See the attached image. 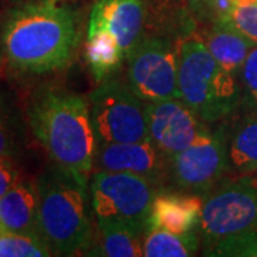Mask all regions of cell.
Instances as JSON below:
<instances>
[{
	"instance_id": "cb8c5ba5",
	"label": "cell",
	"mask_w": 257,
	"mask_h": 257,
	"mask_svg": "<svg viewBox=\"0 0 257 257\" xmlns=\"http://www.w3.org/2000/svg\"><path fill=\"white\" fill-rule=\"evenodd\" d=\"M20 182L19 169L12 157H0V197Z\"/></svg>"
},
{
	"instance_id": "7a4b0ae2",
	"label": "cell",
	"mask_w": 257,
	"mask_h": 257,
	"mask_svg": "<svg viewBox=\"0 0 257 257\" xmlns=\"http://www.w3.org/2000/svg\"><path fill=\"white\" fill-rule=\"evenodd\" d=\"M28 117L52 165L89 180L97 152L89 100L63 89L47 87L32 99Z\"/></svg>"
},
{
	"instance_id": "9a60e30c",
	"label": "cell",
	"mask_w": 257,
	"mask_h": 257,
	"mask_svg": "<svg viewBox=\"0 0 257 257\" xmlns=\"http://www.w3.org/2000/svg\"><path fill=\"white\" fill-rule=\"evenodd\" d=\"M204 45L209 49L211 56L226 70L237 76L248 52L254 46L253 42L240 35L234 29L217 23H213V29L210 30Z\"/></svg>"
},
{
	"instance_id": "ac0fdd59",
	"label": "cell",
	"mask_w": 257,
	"mask_h": 257,
	"mask_svg": "<svg viewBox=\"0 0 257 257\" xmlns=\"http://www.w3.org/2000/svg\"><path fill=\"white\" fill-rule=\"evenodd\" d=\"M99 256L138 257L143 256L142 234L117 223L97 221Z\"/></svg>"
},
{
	"instance_id": "4fadbf2b",
	"label": "cell",
	"mask_w": 257,
	"mask_h": 257,
	"mask_svg": "<svg viewBox=\"0 0 257 257\" xmlns=\"http://www.w3.org/2000/svg\"><path fill=\"white\" fill-rule=\"evenodd\" d=\"M203 202L194 194L162 193L155 196L147 231L162 229L172 233H190L200 226Z\"/></svg>"
},
{
	"instance_id": "30bf717a",
	"label": "cell",
	"mask_w": 257,
	"mask_h": 257,
	"mask_svg": "<svg viewBox=\"0 0 257 257\" xmlns=\"http://www.w3.org/2000/svg\"><path fill=\"white\" fill-rule=\"evenodd\" d=\"M227 138L224 127L211 132L204 126L190 146L169 157V173L176 186L193 192L214 187L229 169Z\"/></svg>"
},
{
	"instance_id": "603a6c76",
	"label": "cell",
	"mask_w": 257,
	"mask_h": 257,
	"mask_svg": "<svg viewBox=\"0 0 257 257\" xmlns=\"http://www.w3.org/2000/svg\"><path fill=\"white\" fill-rule=\"evenodd\" d=\"M239 82L241 101L251 109H257V45L248 52L240 69Z\"/></svg>"
},
{
	"instance_id": "4316f807",
	"label": "cell",
	"mask_w": 257,
	"mask_h": 257,
	"mask_svg": "<svg viewBox=\"0 0 257 257\" xmlns=\"http://www.w3.org/2000/svg\"><path fill=\"white\" fill-rule=\"evenodd\" d=\"M0 60H2V47H0Z\"/></svg>"
},
{
	"instance_id": "5bb4252c",
	"label": "cell",
	"mask_w": 257,
	"mask_h": 257,
	"mask_svg": "<svg viewBox=\"0 0 257 257\" xmlns=\"http://www.w3.org/2000/svg\"><path fill=\"white\" fill-rule=\"evenodd\" d=\"M0 224L6 231L39 234L37 182L20 180L0 197Z\"/></svg>"
},
{
	"instance_id": "5b68a950",
	"label": "cell",
	"mask_w": 257,
	"mask_h": 257,
	"mask_svg": "<svg viewBox=\"0 0 257 257\" xmlns=\"http://www.w3.org/2000/svg\"><path fill=\"white\" fill-rule=\"evenodd\" d=\"M146 0H97L86 36V60L94 80L110 77L142 39Z\"/></svg>"
},
{
	"instance_id": "d4e9b609",
	"label": "cell",
	"mask_w": 257,
	"mask_h": 257,
	"mask_svg": "<svg viewBox=\"0 0 257 257\" xmlns=\"http://www.w3.org/2000/svg\"><path fill=\"white\" fill-rule=\"evenodd\" d=\"M189 5L192 6L193 9H200V8H204L207 5V0H187Z\"/></svg>"
},
{
	"instance_id": "e0dca14e",
	"label": "cell",
	"mask_w": 257,
	"mask_h": 257,
	"mask_svg": "<svg viewBox=\"0 0 257 257\" xmlns=\"http://www.w3.org/2000/svg\"><path fill=\"white\" fill-rule=\"evenodd\" d=\"M199 248V239L194 231L172 233L167 230L152 229L143 240V256L146 257H189Z\"/></svg>"
},
{
	"instance_id": "8fae6325",
	"label": "cell",
	"mask_w": 257,
	"mask_h": 257,
	"mask_svg": "<svg viewBox=\"0 0 257 257\" xmlns=\"http://www.w3.org/2000/svg\"><path fill=\"white\" fill-rule=\"evenodd\" d=\"M146 116L149 140L167 159L190 146L206 126L180 99L146 103Z\"/></svg>"
},
{
	"instance_id": "44dd1931",
	"label": "cell",
	"mask_w": 257,
	"mask_h": 257,
	"mask_svg": "<svg viewBox=\"0 0 257 257\" xmlns=\"http://www.w3.org/2000/svg\"><path fill=\"white\" fill-rule=\"evenodd\" d=\"M207 256L257 257V227L221 239L206 247Z\"/></svg>"
},
{
	"instance_id": "ffe728a7",
	"label": "cell",
	"mask_w": 257,
	"mask_h": 257,
	"mask_svg": "<svg viewBox=\"0 0 257 257\" xmlns=\"http://www.w3.org/2000/svg\"><path fill=\"white\" fill-rule=\"evenodd\" d=\"M19 145V119L15 106L0 87V157H12Z\"/></svg>"
},
{
	"instance_id": "ba28073f",
	"label": "cell",
	"mask_w": 257,
	"mask_h": 257,
	"mask_svg": "<svg viewBox=\"0 0 257 257\" xmlns=\"http://www.w3.org/2000/svg\"><path fill=\"white\" fill-rule=\"evenodd\" d=\"M257 227V182L240 177L217 186L203 202L200 233L206 247Z\"/></svg>"
},
{
	"instance_id": "9c48e42d",
	"label": "cell",
	"mask_w": 257,
	"mask_h": 257,
	"mask_svg": "<svg viewBox=\"0 0 257 257\" xmlns=\"http://www.w3.org/2000/svg\"><path fill=\"white\" fill-rule=\"evenodd\" d=\"M127 83L146 103L179 96V47L166 37L140 39L127 57Z\"/></svg>"
},
{
	"instance_id": "6da1fadb",
	"label": "cell",
	"mask_w": 257,
	"mask_h": 257,
	"mask_svg": "<svg viewBox=\"0 0 257 257\" xmlns=\"http://www.w3.org/2000/svg\"><path fill=\"white\" fill-rule=\"evenodd\" d=\"M74 12L57 0L30 2L10 13L0 33L2 57L22 74L59 72L79 46Z\"/></svg>"
},
{
	"instance_id": "3957f363",
	"label": "cell",
	"mask_w": 257,
	"mask_h": 257,
	"mask_svg": "<svg viewBox=\"0 0 257 257\" xmlns=\"http://www.w3.org/2000/svg\"><path fill=\"white\" fill-rule=\"evenodd\" d=\"M39 234L53 254L74 256L92 241L87 179L52 165L37 180Z\"/></svg>"
},
{
	"instance_id": "d6986e66",
	"label": "cell",
	"mask_w": 257,
	"mask_h": 257,
	"mask_svg": "<svg viewBox=\"0 0 257 257\" xmlns=\"http://www.w3.org/2000/svg\"><path fill=\"white\" fill-rule=\"evenodd\" d=\"M52 250L39 234L3 231L0 234V257H45Z\"/></svg>"
},
{
	"instance_id": "2e32d148",
	"label": "cell",
	"mask_w": 257,
	"mask_h": 257,
	"mask_svg": "<svg viewBox=\"0 0 257 257\" xmlns=\"http://www.w3.org/2000/svg\"><path fill=\"white\" fill-rule=\"evenodd\" d=\"M229 167L240 172L257 170V116L240 123L227 138Z\"/></svg>"
},
{
	"instance_id": "484cf974",
	"label": "cell",
	"mask_w": 257,
	"mask_h": 257,
	"mask_svg": "<svg viewBox=\"0 0 257 257\" xmlns=\"http://www.w3.org/2000/svg\"><path fill=\"white\" fill-rule=\"evenodd\" d=\"M3 231H5V229H3V226H2V224H0V234H2V233H3Z\"/></svg>"
},
{
	"instance_id": "8992f818",
	"label": "cell",
	"mask_w": 257,
	"mask_h": 257,
	"mask_svg": "<svg viewBox=\"0 0 257 257\" xmlns=\"http://www.w3.org/2000/svg\"><path fill=\"white\" fill-rule=\"evenodd\" d=\"M97 145L149 140L146 101L114 74L101 80L89 97Z\"/></svg>"
},
{
	"instance_id": "52a82bcc",
	"label": "cell",
	"mask_w": 257,
	"mask_h": 257,
	"mask_svg": "<svg viewBox=\"0 0 257 257\" xmlns=\"http://www.w3.org/2000/svg\"><path fill=\"white\" fill-rule=\"evenodd\" d=\"M90 200L96 221L117 223L145 234L155 190L143 176L99 170L92 176Z\"/></svg>"
},
{
	"instance_id": "7402d4cb",
	"label": "cell",
	"mask_w": 257,
	"mask_h": 257,
	"mask_svg": "<svg viewBox=\"0 0 257 257\" xmlns=\"http://www.w3.org/2000/svg\"><path fill=\"white\" fill-rule=\"evenodd\" d=\"M213 23L234 29L257 45V3H237L229 13L213 20Z\"/></svg>"
},
{
	"instance_id": "7c38bea8",
	"label": "cell",
	"mask_w": 257,
	"mask_h": 257,
	"mask_svg": "<svg viewBox=\"0 0 257 257\" xmlns=\"http://www.w3.org/2000/svg\"><path fill=\"white\" fill-rule=\"evenodd\" d=\"M163 153L150 142L97 145L94 163L104 172H120L156 180L165 170ZM166 157V156H165Z\"/></svg>"
},
{
	"instance_id": "277c9868",
	"label": "cell",
	"mask_w": 257,
	"mask_h": 257,
	"mask_svg": "<svg viewBox=\"0 0 257 257\" xmlns=\"http://www.w3.org/2000/svg\"><path fill=\"white\" fill-rule=\"evenodd\" d=\"M179 96L202 121L213 123L241 103L239 76L226 70L204 42L187 39L179 46Z\"/></svg>"
}]
</instances>
